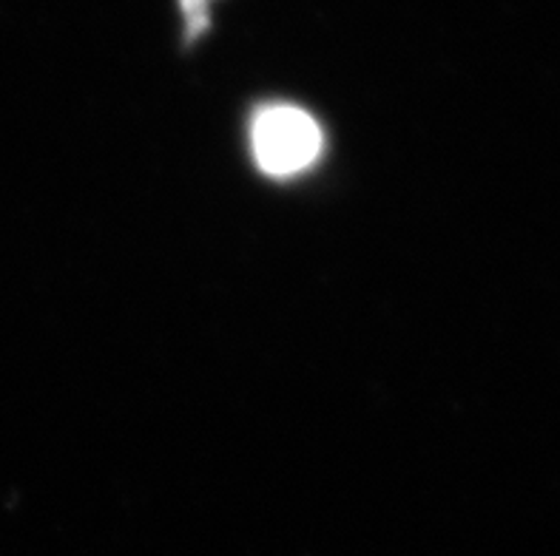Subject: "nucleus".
Masks as SVG:
<instances>
[{"instance_id": "f03ea898", "label": "nucleus", "mask_w": 560, "mask_h": 556, "mask_svg": "<svg viewBox=\"0 0 560 556\" xmlns=\"http://www.w3.org/2000/svg\"><path fill=\"white\" fill-rule=\"evenodd\" d=\"M208 3H211V0H183V12L185 17H188V28H191V32H197V28L202 26V21H206Z\"/></svg>"}, {"instance_id": "f257e3e1", "label": "nucleus", "mask_w": 560, "mask_h": 556, "mask_svg": "<svg viewBox=\"0 0 560 556\" xmlns=\"http://www.w3.org/2000/svg\"><path fill=\"white\" fill-rule=\"evenodd\" d=\"M256 165L270 177H293L311 168L322 154L325 137L305 108L277 103L256 111L250 126Z\"/></svg>"}]
</instances>
